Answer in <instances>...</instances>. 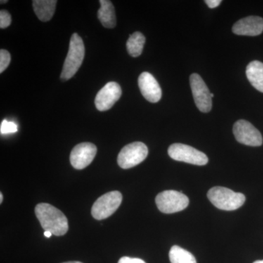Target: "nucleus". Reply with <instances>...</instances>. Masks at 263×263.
Masks as SVG:
<instances>
[{
  "mask_svg": "<svg viewBox=\"0 0 263 263\" xmlns=\"http://www.w3.org/2000/svg\"><path fill=\"white\" fill-rule=\"evenodd\" d=\"M208 198L220 210L234 211L245 204L246 197L243 194L235 193L233 190L222 186H215L208 192Z\"/></svg>",
  "mask_w": 263,
  "mask_h": 263,
  "instance_id": "nucleus-3",
  "label": "nucleus"
},
{
  "mask_svg": "<svg viewBox=\"0 0 263 263\" xmlns=\"http://www.w3.org/2000/svg\"><path fill=\"white\" fill-rule=\"evenodd\" d=\"M118 263H146L143 259L139 258H133V257H123L119 259Z\"/></svg>",
  "mask_w": 263,
  "mask_h": 263,
  "instance_id": "nucleus-22",
  "label": "nucleus"
},
{
  "mask_svg": "<svg viewBox=\"0 0 263 263\" xmlns=\"http://www.w3.org/2000/svg\"><path fill=\"white\" fill-rule=\"evenodd\" d=\"M169 258L171 263H197L193 254L179 246H174L171 249Z\"/></svg>",
  "mask_w": 263,
  "mask_h": 263,
  "instance_id": "nucleus-18",
  "label": "nucleus"
},
{
  "mask_svg": "<svg viewBox=\"0 0 263 263\" xmlns=\"http://www.w3.org/2000/svg\"><path fill=\"white\" fill-rule=\"evenodd\" d=\"M233 32L238 35H259L263 32V18L252 15L240 19L233 25Z\"/></svg>",
  "mask_w": 263,
  "mask_h": 263,
  "instance_id": "nucleus-13",
  "label": "nucleus"
},
{
  "mask_svg": "<svg viewBox=\"0 0 263 263\" xmlns=\"http://www.w3.org/2000/svg\"><path fill=\"white\" fill-rule=\"evenodd\" d=\"M18 130L16 124L13 122H8V121L4 120L1 124L0 127V131L2 134H9V133H16Z\"/></svg>",
  "mask_w": 263,
  "mask_h": 263,
  "instance_id": "nucleus-20",
  "label": "nucleus"
},
{
  "mask_svg": "<svg viewBox=\"0 0 263 263\" xmlns=\"http://www.w3.org/2000/svg\"><path fill=\"white\" fill-rule=\"evenodd\" d=\"M10 24H11V15L7 10H2L0 11V28H7L9 27Z\"/></svg>",
  "mask_w": 263,
  "mask_h": 263,
  "instance_id": "nucleus-21",
  "label": "nucleus"
},
{
  "mask_svg": "<svg viewBox=\"0 0 263 263\" xmlns=\"http://www.w3.org/2000/svg\"><path fill=\"white\" fill-rule=\"evenodd\" d=\"M190 81L197 108L202 113H209L212 108V98L206 84L197 73L190 76Z\"/></svg>",
  "mask_w": 263,
  "mask_h": 263,
  "instance_id": "nucleus-8",
  "label": "nucleus"
},
{
  "mask_svg": "<svg viewBox=\"0 0 263 263\" xmlns=\"http://www.w3.org/2000/svg\"><path fill=\"white\" fill-rule=\"evenodd\" d=\"M85 56V47L82 38L74 33L70 38L69 51L64 62L61 74L62 81H68L79 70Z\"/></svg>",
  "mask_w": 263,
  "mask_h": 263,
  "instance_id": "nucleus-2",
  "label": "nucleus"
},
{
  "mask_svg": "<svg viewBox=\"0 0 263 263\" xmlns=\"http://www.w3.org/2000/svg\"><path fill=\"white\" fill-rule=\"evenodd\" d=\"M53 235L51 233V232L49 231H45L44 232V235L46 237V238H51V235Z\"/></svg>",
  "mask_w": 263,
  "mask_h": 263,
  "instance_id": "nucleus-24",
  "label": "nucleus"
},
{
  "mask_svg": "<svg viewBox=\"0 0 263 263\" xmlns=\"http://www.w3.org/2000/svg\"><path fill=\"white\" fill-rule=\"evenodd\" d=\"M254 263H263V260H257L255 261Z\"/></svg>",
  "mask_w": 263,
  "mask_h": 263,
  "instance_id": "nucleus-27",
  "label": "nucleus"
},
{
  "mask_svg": "<svg viewBox=\"0 0 263 263\" xmlns=\"http://www.w3.org/2000/svg\"><path fill=\"white\" fill-rule=\"evenodd\" d=\"M122 96V88L117 82H109L99 91L95 98V106L100 111H105L114 106Z\"/></svg>",
  "mask_w": 263,
  "mask_h": 263,
  "instance_id": "nucleus-10",
  "label": "nucleus"
},
{
  "mask_svg": "<svg viewBox=\"0 0 263 263\" xmlns=\"http://www.w3.org/2000/svg\"><path fill=\"white\" fill-rule=\"evenodd\" d=\"M138 86L141 94L150 103H157L162 98V89L155 78L149 72H144L138 78Z\"/></svg>",
  "mask_w": 263,
  "mask_h": 263,
  "instance_id": "nucleus-12",
  "label": "nucleus"
},
{
  "mask_svg": "<svg viewBox=\"0 0 263 263\" xmlns=\"http://www.w3.org/2000/svg\"><path fill=\"white\" fill-rule=\"evenodd\" d=\"M168 155L173 160L195 165H205L209 162V158L205 154L182 143L171 145L168 148Z\"/></svg>",
  "mask_w": 263,
  "mask_h": 263,
  "instance_id": "nucleus-7",
  "label": "nucleus"
},
{
  "mask_svg": "<svg viewBox=\"0 0 263 263\" xmlns=\"http://www.w3.org/2000/svg\"><path fill=\"white\" fill-rule=\"evenodd\" d=\"M148 147L141 142L129 143L121 150L117 162L120 167L129 169L141 163L148 156Z\"/></svg>",
  "mask_w": 263,
  "mask_h": 263,
  "instance_id": "nucleus-6",
  "label": "nucleus"
},
{
  "mask_svg": "<svg viewBox=\"0 0 263 263\" xmlns=\"http://www.w3.org/2000/svg\"><path fill=\"white\" fill-rule=\"evenodd\" d=\"M63 263H82L81 262H77V261H73V262H66Z\"/></svg>",
  "mask_w": 263,
  "mask_h": 263,
  "instance_id": "nucleus-26",
  "label": "nucleus"
},
{
  "mask_svg": "<svg viewBox=\"0 0 263 263\" xmlns=\"http://www.w3.org/2000/svg\"><path fill=\"white\" fill-rule=\"evenodd\" d=\"M159 210L164 214L181 212L188 206L190 200L182 192L165 190L157 195L155 199Z\"/></svg>",
  "mask_w": 263,
  "mask_h": 263,
  "instance_id": "nucleus-4",
  "label": "nucleus"
},
{
  "mask_svg": "<svg viewBox=\"0 0 263 263\" xmlns=\"http://www.w3.org/2000/svg\"><path fill=\"white\" fill-rule=\"evenodd\" d=\"M146 37L142 33L136 32L129 36L127 42L128 53L133 57L141 56L144 47Z\"/></svg>",
  "mask_w": 263,
  "mask_h": 263,
  "instance_id": "nucleus-17",
  "label": "nucleus"
},
{
  "mask_svg": "<svg viewBox=\"0 0 263 263\" xmlns=\"http://www.w3.org/2000/svg\"><path fill=\"white\" fill-rule=\"evenodd\" d=\"M205 3H206L209 8H215L220 5L221 1V0H206Z\"/></svg>",
  "mask_w": 263,
  "mask_h": 263,
  "instance_id": "nucleus-23",
  "label": "nucleus"
},
{
  "mask_svg": "<svg viewBox=\"0 0 263 263\" xmlns=\"http://www.w3.org/2000/svg\"><path fill=\"white\" fill-rule=\"evenodd\" d=\"M100 8L98 12V17L104 27L113 29L117 25L115 9L111 2L109 0H100Z\"/></svg>",
  "mask_w": 263,
  "mask_h": 263,
  "instance_id": "nucleus-14",
  "label": "nucleus"
},
{
  "mask_svg": "<svg viewBox=\"0 0 263 263\" xmlns=\"http://www.w3.org/2000/svg\"><path fill=\"white\" fill-rule=\"evenodd\" d=\"M233 134L235 139L242 144L249 146H260L262 137L258 129L247 121H238L233 126Z\"/></svg>",
  "mask_w": 263,
  "mask_h": 263,
  "instance_id": "nucleus-9",
  "label": "nucleus"
},
{
  "mask_svg": "<svg viewBox=\"0 0 263 263\" xmlns=\"http://www.w3.org/2000/svg\"><path fill=\"white\" fill-rule=\"evenodd\" d=\"M8 3V1H3V0H2V1H1L2 4H3V3Z\"/></svg>",
  "mask_w": 263,
  "mask_h": 263,
  "instance_id": "nucleus-28",
  "label": "nucleus"
},
{
  "mask_svg": "<svg viewBox=\"0 0 263 263\" xmlns=\"http://www.w3.org/2000/svg\"><path fill=\"white\" fill-rule=\"evenodd\" d=\"M247 79L251 84L263 93V63L259 61L250 62L246 70Z\"/></svg>",
  "mask_w": 263,
  "mask_h": 263,
  "instance_id": "nucleus-16",
  "label": "nucleus"
},
{
  "mask_svg": "<svg viewBox=\"0 0 263 263\" xmlns=\"http://www.w3.org/2000/svg\"><path fill=\"white\" fill-rule=\"evenodd\" d=\"M211 97H212V98H214V94H212V93H211Z\"/></svg>",
  "mask_w": 263,
  "mask_h": 263,
  "instance_id": "nucleus-29",
  "label": "nucleus"
},
{
  "mask_svg": "<svg viewBox=\"0 0 263 263\" xmlns=\"http://www.w3.org/2000/svg\"><path fill=\"white\" fill-rule=\"evenodd\" d=\"M10 54L9 52L5 49L0 51V72H3L10 63Z\"/></svg>",
  "mask_w": 263,
  "mask_h": 263,
  "instance_id": "nucleus-19",
  "label": "nucleus"
},
{
  "mask_svg": "<svg viewBox=\"0 0 263 263\" xmlns=\"http://www.w3.org/2000/svg\"><path fill=\"white\" fill-rule=\"evenodd\" d=\"M3 194H0V203H2L3 202Z\"/></svg>",
  "mask_w": 263,
  "mask_h": 263,
  "instance_id": "nucleus-25",
  "label": "nucleus"
},
{
  "mask_svg": "<svg viewBox=\"0 0 263 263\" xmlns=\"http://www.w3.org/2000/svg\"><path fill=\"white\" fill-rule=\"evenodd\" d=\"M97 147L91 143H82L74 147L70 156V163L74 168L84 169L91 163L97 154Z\"/></svg>",
  "mask_w": 263,
  "mask_h": 263,
  "instance_id": "nucleus-11",
  "label": "nucleus"
},
{
  "mask_svg": "<svg viewBox=\"0 0 263 263\" xmlns=\"http://www.w3.org/2000/svg\"><path fill=\"white\" fill-rule=\"evenodd\" d=\"M35 215L45 231L61 236L68 230V221L65 214L48 203H40L34 209Z\"/></svg>",
  "mask_w": 263,
  "mask_h": 263,
  "instance_id": "nucleus-1",
  "label": "nucleus"
},
{
  "mask_svg": "<svg viewBox=\"0 0 263 263\" xmlns=\"http://www.w3.org/2000/svg\"><path fill=\"white\" fill-rule=\"evenodd\" d=\"M122 195L119 191H112L99 197L91 209V215L97 220L106 219L120 206Z\"/></svg>",
  "mask_w": 263,
  "mask_h": 263,
  "instance_id": "nucleus-5",
  "label": "nucleus"
},
{
  "mask_svg": "<svg viewBox=\"0 0 263 263\" xmlns=\"http://www.w3.org/2000/svg\"><path fill=\"white\" fill-rule=\"evenodd\" d=\"M57 0H34L32 2L34 13L41 22L51 20L56 10Z\"/></svg>",
  "mask_w": 263,
  "mask_h": 263,
  "instance_id": "nucleus-15",
  "label": "nucleus"
}]
</instances>
